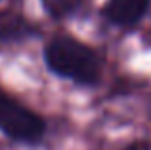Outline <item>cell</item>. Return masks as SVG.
I'll use <instances>...</instances> for the list:
<instances>
[{
    "label": "cell",
    "instance_id": "1",
    "mask_svg": "<svg viewBox=\"0 0 151 150\" xmlns=\"http://www.w3.org/2000/svg\"><path fill=\"white\" fill-rule=\"evenodd\" d=\"M44 58L54 73L81 85H94L101 75L100 56L71 37H55L46 46Z\"/></svg>",
    "mask_w": 151,
    "mask_h": 150
},
{
    "label": "cell",
    "instance_id": "2",
    "mask_svg": "<svg viewBox=\"0 0 151 150\" xmlns=\"http://www.w3.org/2000/svg\"><path fill=\"white\" fill-rule=\"evenodd\" d=\"M0 131L19 143H37L44 137L46 125L35 112L0 92Z\"/></svg>",
    "mask_w": 151,
    "mask_h": 150
},
{
    "label": "cell",
    "instance_id": "3",
    "mask_svg": "<svg viewBox=\"0 0 151 150\" xmlns=\"http://www.w3.org/2000/svg\"><path fill=\"white\" fill-rule=\"evenodd\" d=\"M149 10V0H109L103 8V15L111 23L132 27Z\"/></svg>",
    "mask_w": 151,
    "mask_h": 150
}]
</instances>
